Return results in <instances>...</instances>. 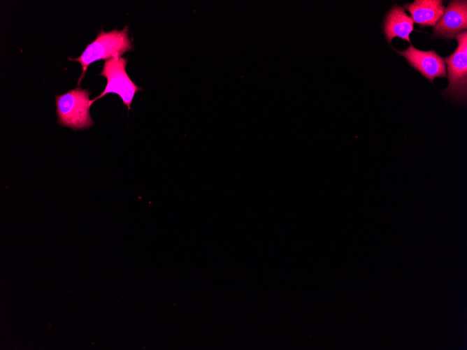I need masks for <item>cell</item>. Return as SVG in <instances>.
Returning <instances> with one entry per match:
<instances>
[{
    "mask_svg": "<svg viewBox=\"0 0 467 350\" xmlns=\"http://www.w3.org/2000/svg\"><path fill=\"white\" fill-rule=\"evenodd\" d=\"M133 45L129 36V27L124 26L122 30L114 29L110 31L101 29L98 32L93 42L87 44L83 52L77 58L70 61H76L82 66V74L78 79V86L85 77L88 66L97 60H108L115 57H121L126 52L132 50Z\"/></svg>",
    "mask_w": 467,
    "mask_h": 350,
    "instance_id": "cell-1",
    "label": "cell"
},
{
    "mask_svg": "<svg viewBox=\"0 0 467 350\" xmlns=\"http://www.w3.org/2000/svg\"><path fill=\"white\" fill-rule=\"evenodd\" d=\"M89 95V89L77 87L64 94L55 96L58 124L75 131L91 127L94 122L89 112L92 105Z\"/></svg>",
    "mask_w": 467,
    "mask_h": 350,
    "instance_id": "cell-2",
    "label": "cell"
},
{
    "mask_svg": "<svg viewBox=\"0 0 467 350\" xmlns=\"http://www.w3.org/2000/svg\"><path fill=\"white\" fill-rule=\"evenodd\" d=\"M127 59L115 57L106 60L100 75L107 79V84L102 93L91 100V105L109 93L117 94L124 105L131 110V104L136 93L142 89L135 85L126 71Z\"/></svg>",
    "mask_w": 467,
    "mask_h": 350,
    "instance_id": "cell-3",
    "label": "cell"
},
{
    "mask_svg": "<svg viewBox=\"0 0 467 350\" xmlns=\"http://www.w3.org/2000/svg\"><path fill=\"white\" fill-rule=\"evenodd\" d=\"M457 48L450 56L445 57L448 73L449 86L445 94L457 99L466 95L467 86V31H464L454 37Z\"/></svg>",
    "mask_w": 467,
    "mask_h": 350,
    "instance_id": "cell-4",
    "label": "cell"
},
{
    "mask_svg": "<svg viewBox=\"0 0 467 350\" xmlns=\"http://www.w3.org/2000/svg\"><path fill=\"white\" fill-rule=\"evenodd\" d=\"M395 51L405 57L414 69L431 82L436 78L447 77L445 59L435 50L422 51L410 45L406 50Z\"/></svg>",
    "mask_w": 467,
    "mask_h": 350,
    "instance_id": "cell-5",
    "label": "cell"
},
{
    "mask_svg": "<svg viewBox=\"0 0 467 350\" xmlns=\"http://www.w3.org/2000/svg\"><path fill=\"white\" fill-rule=\"evenodd\" d=\"M467 29L466 1H451L444 9L438 22L434 26L432 36L447 40L454 39L455 36Z\"/></svg>",
    "mask_w": 467,
    "mask_h": 350,
    "instance_id": "cell-6",
    "label": "cell"
},
{
    "mask_svg": "<svg viewBox=\"0 0 467 350\" xmlns=\"http://www.w3.org/2000/svg\"><path fill=\"white\" fill-rule=\"evenodd\" d=\"M382 28L389 44L395 37L410 43V35L414 31V22L403 7L395 4L386 14Z\"/></svg>",
    "mask_w": 467,
    "mask_h": 350,
    "instance_id": "cell-7",
    "label": "cell"
},
{
    "mask_svg": "<svg viewBox=\"0 0 467 350\" xmlns=\"http://www.w3.org/2000/svg\"><path fill=\"white\" fill-rule=\"evenodd\" d=\"M403 8L410 13L413 22L421 27L435 26L445 9L440 0H416Z\"/></svg>",
    "mask_w": 467,
    "mask_h": 350,
    "instance_id": "cell-8",
    "label": "cell"
}]
</instances>
